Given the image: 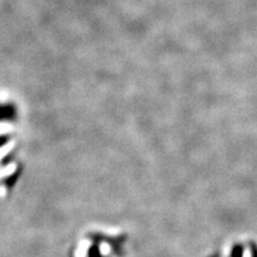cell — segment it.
I'll list each match as a JSON object with an SVG mask.
<instances>
[]
</instances>
